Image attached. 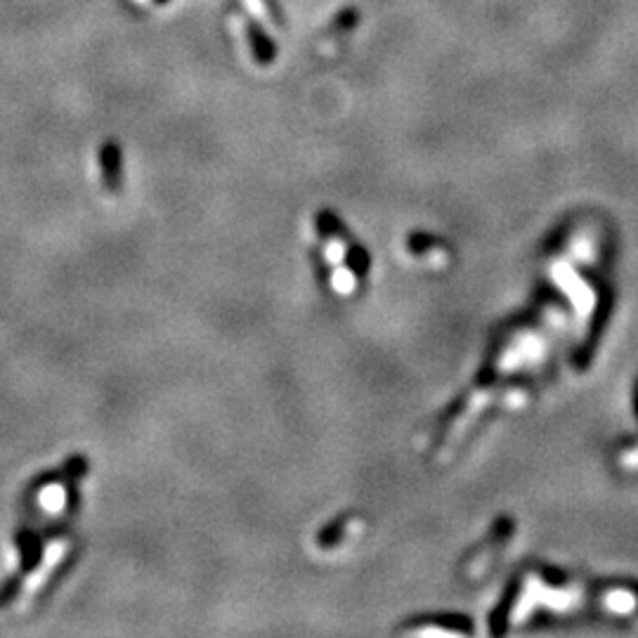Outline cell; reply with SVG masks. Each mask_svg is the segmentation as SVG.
I'll return each mask as SVG.
<instances>
[{"label":"cell","mask_w":638,"mask_h":638,"mask_svg":"<svg viewBox=\"0 0 638 638\" xmlns=\"http://www.w3.org/2000/svg\"><path fill=\"white\" fill-rule=\"evenodd\" d=\"M624 463H627V466H638V450H633L632 454H627V457H624Z\"/></svg>","instance_id":"2"},{"label":"cell","mask_w":638,"mask_h":638,"mask_svg":"<svg viewBox=\"0 0 638 638\" xmlns=\"http://www.w3.org/2000/svg\"><path fill=\"white\" fill-rule=\"evenodd\" d=\"M244 31H247V38L248 43H251V53L258 65H269V62L277 57L275 43L269 41L268 35L263 34V29H260V24L258 22H247L244 24Z\"/></svg>","instance_id":"1"}]
</instances>
